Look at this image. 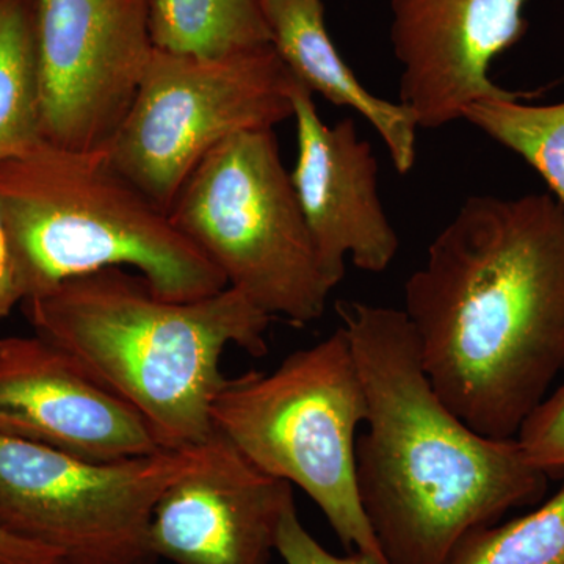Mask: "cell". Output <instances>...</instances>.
<instances>
[{
    "mask_svg": "<svg viewBox=\"0 0 564 564\" xmlns=\"http://www.w3.org/2000/svg\"><path fill=\"white\" fill-rule=\"evenodd\" d=\"M447 564H564V485L532 513L470 533Z\"/></svg>",
    "mask_w": 564,
    "mask_h": 564,
    "instance_id": "obj_18",
    "label": "cell"
},
{
    "mask_svg": "<svg viewBox=\"0 0 564 564\" xmlns=\"http://www.w3.org/2000/svg\"><path fill=\"white\" fill-rule=\"evenodd\" d=\"M40 140L35 0H0V162Z\"/></svg>",
    "mask_w": 564,
    "mask_h": 564,
    "instance_id": "obj_16",
    "label": "cell"
},
{
    "mask_svg": "<svg viewBox=\"0 0 564 564\" xmlns=\"http://www.w3.org/2000/svg\"><path fill=\"white\" fill-rule=\"evenodd\" d=\"M296 82L272 44L215 58L154 47L107 151L129 180L170 212L215 148L293 118Z\"/></svg>",
    "mask_w": 564,
    "mask_h": 564,
    "instance_id": "obj_7",
    "label": "cell"
},
{
    "mask_svg": "<svg viewBox=\"0 0 564 564\" xmlns=\"http://www.w3.org/2000/svg\"><path fill=\"white\" fill-rule=\"evenodd\" d=\"M519 445L533 466L544 470L564 467V383L534 408L519 430Z\"/></svg>",
    "mask_w": 564,
    "mask_h": 564,
    "instance_id": "obj_19",
    "label": "cell"
},
{
    "mask_svg": "<svg viewBox=\"0 0 564 564\" xmlns=\"http://www.w3.org/2000/svg\"><path fill=\"white\" fill-rule=\"evenodd\" d=\"M33 332L131 406L161 448L203 444L225 384L228 347L265 355L269 314L223 289L193 302L162 299L129 269H102L24 300Z\"/></svg>",
    "mask_w": 564,
    "mask_h": 564,
    "instance_id": "obj_3",
    "label": "cell"
},
{
    "mask_svg": "<svg viewBox=\"0 0 564 564\" xmlns=\"http://www.w3.org/2000/svg\"><path fill=\"white\" fill-rule=\"evenodd\" d=\"M152 0H35L41 140L107 150L154 51Z\"/></svg>",
    "mask_w": 564,
    "mask_h": 564,
    "instance_id": "obj_9",
    "label": "cell"
},
{
    "mask_svg": "<svg viewBox=\"0 0 564 564\" xmlns=\"http://www.w3.org/2000/svg\"><path fill=\"white\" fill-rule=\"evenodd\" d=\"M0 436L95 462L161 451L131 406L39 334L0 339Z\"/></svg>",
    "mask_w": 564,
    "mask_h": 564,
    "instance_id": "obj_12",
    "label": "cell"
},
{
    "mask_svg": "<svg viewBox=\"0 0 564 564\" xmlns=\"http://www.w3.org/2000/svg\"><path fill=\"white\" fill-rule=\"evenodd\" d=\"M299 155L291 173L323 273L332 288L350 256L359 270L381 273L399 251V236L378 193V162L351 118L322 121L313 93L296 82L292 95Z\"/></svg>",
    "mask_w": 564,
    "mask_h": 564,
    "instance_id": "obj_13",
    "label": "cell"
},
{
    "mask_svg": "<svg viewBox=\"0 0 564 564\" xmlns=\"http://www.w3.org/2000/svg\"><path fill=\"white\" fill-rule=\"evenodd\" d=\"M181 229L270 317L306 325L325 313L332 284L282 163L273 129L239 133L203 159L172 210Z\"/></svg>",
    "mask_w": 564,
    "mask_h": 564,
    "instance_id": "obj_6",
    "label": "cell"
},
{
    "mask_svg": "<svg viewBox=\"0 0 564 564\" xmlns=\"http://www.w3.org/2000/svg\"><path fill=\"white\" fill-rule=\"evenodd\" d=\"M0 564H65L50 549L21 540L0 527Z\"/></svg>",
    "mask_w": 564,
    "mask_h": 564,
    "instance_id": "obj_22",
    "label": "cell"
},
{
    "mask_svg": "<svg viewBox=\"0 0 564 564\" xmlns=\"http://www.w3.org/2000/svg\"><path fill=\"white\" fill-rule=\"evenodd\" d=\"M158 50L225 57L272 44L262 0H152Z\"/></svg>",
    "mask_w": 564,
    "mask_h": 564,
    "instance_id": "obj_15",
    "label": "cell"
},
{
    "mask_svg": "<svg viewBox=\"0 0 564 564\" xmlns=\"http://www.w3.org/2000/svg\"><path fill=\"white\" fill-rule=\"evenodd\" d=\"M292 503L291 484L263 473L214 429L155 505L152 552L173 564H272Z\"/></svg>",
    "mask_w": 564,
    "mask_h": 564,
    "instance_id": "obj_10",
    "label": "cell"
},
{
    "mask_svg": "<svg viewBox=\"0 0 564 564\" xmlns=\"http://www.w3.org/2000/svg\"><path fill=\"white\" fill-rule=\"evenodd\" d=\"M272 46L300 84L334 106L350 107L381 137L393 166L408 174L417 161V121L399 101L378 98L344 61L322 0H262Z\"/></svg>",
    "mask_w": 564,
    "mask_h": 564,
    "instance_id": "obj_14",
    "label": "cell"
},
{
    "mask_svg": "<svg viewBox=\"0 0 564 564\" xmlns=\"http://www.w3.org/2000/svg\"><path fill=\"white\" fill-rule=\"evenodd\" d=\"M276 552L285 564H380L359 552L337 556L304 529L296 513L295 503L285 510L278 529Z\"/></svg>",
    "mask_w": 564,
    "mask_h": 564,
    "instance_id": "obj_20",
    "label": "cell"
},
{
    "mask_svg": "<svg viewBox=\"0 0 564 564\" xmlns=\"http://www.w3.org/2000/svg\"><path fill=\"white\" fill-rule=\"evenodd\" d=\"M367 397L343 326L270 373L226 378L212 426L254 466L302 488L344 547L386 564L359 500L356 430Z\"/></svg>",
    "mask_w": 564,
    "mask_h": 564,
    "instance_id": "obj_5",
    "label": "cell"
},
{
    "mask_svg": "<svg viewBox=\"0 0 564 564\" xmlns=\"http://www.w3.org/2000/svg\"><path fill=\"white\" fill-rule=\"evenodd\" d=\"M0 215L24 300L113 267L141 274L173 302L228 288L170 212L129 180L107 150H68L40 140L0 162Z\"/></svg>",
    "mask_w": 564,
    "mask_h": 564,
    "instance_id": "obj_4",
    "label": "cell"
},
{
    "mask_svg": "<svg viewBox=\"0 0 564 564\" xmlns=\"http://www.w3.org/2000/svg\"><path fill=\"white\" fill-rule=\"evenodd\" d=\"M22 302H24V291H22L20 272L11 250L6 223L0 215V318L10 315L11 311Z\"/></svg>",
    "mask_w": 564,
    "mask_h": 564,
    "instance_id": "obj_21",
    "label": "cell"
},
{
    "mask_svg": "<svg viewBox=\"0 0 564 564\" xmlns=\"http://www.w3.org/2000/svg\"><path fill=\"white\" fill-rule=\"evenodd\" d=\"M464 120L521 155L547 182L564 209V102L532 106L514 98L473 104Z\"/></svg>",
    "mask_w": 564,
    "mask_h": 564,
    "instance_id": "obj_17",
    "label": "cell"
},
{
    "mask_svg": "<svg viewBox=\"0 0 564 564\" xmlns=\"http://www.w3.org/2000/svg\"><path fill=\"white\" fill-rule=\"evenodd\" d=\"M434 391L513 440L564 367V209L554 196H470L404 284Z\"/></svg>",
    "mask_w": 564,
    "mask_h": 564,
    "instance_id": "obj_1",
    "label": "cell"
},
{
    "mask_svg": "<svg viewBox=\"0 0 564 564\" xmlns=\"http://www.w3.org/2000/svg\"><path fill=\"white\" fill-rule=\"evenodd\" d=\"M336 311L367 397L356 480L381 554L386 564H447L470 533L538 499L547 474L516 437H486L443 402L404 311L356 300Z\"/></svg>",
    "mask_w": 564,
    "mask_h": 564,
    "instance_id": "obj_2",
    "label": "cell"
},
{
    "mask_svg": "<svg viewBox=\"0 0 564 564\" xmlns=\"http://www.w3.org/2000/svg\"><path fill=\"white\" fill-rule=\"evenodd\" d=\"M527 0H391V43L402 66L399 102L419 128L464 120L473 104L514 98L489 70L524 36Z\"/></svg>",
    "mask_w": 564,
    "mask_h": 564,
    "instance_id": "obj_11",
    "label": "cell"
},
{
    "mask_svg": "<svg viewBox=\"0 0 564 564\" xmlns=\"http://www.w3.org/2000/svg\"><path fill=\"white\" fill-rule=\"evenodd\" d=\"M195 447L95 462L0 436V527L65 564H155V505Z\"/></svg>",
    "mask_w": 564,
    "mask_h": 564,
    "instance_id": "obj_8",
    "label": "cell"
}]
</instances>
